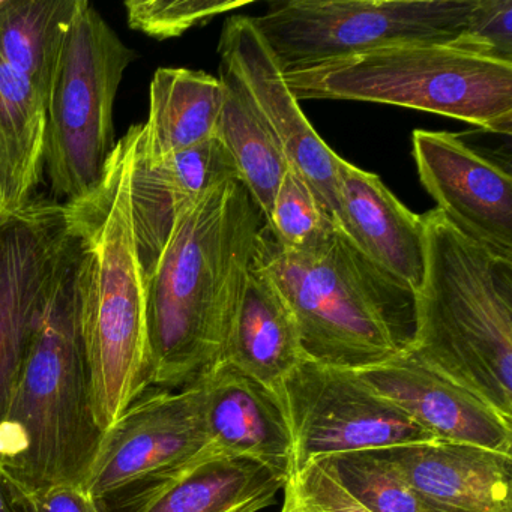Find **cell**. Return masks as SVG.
<instances>
[{"mask_svg":"<svg viewBox=\"0 0 512 512\" xmlns=\"http://www.w3.org/2000/svg\"><path fill=\"white\" fill-rule=\"evenodd\" d=\"M320 464L371 512H442L431 506L379 451L341 452Z\"/></svg>","mask_w":512,"mask_h":512,"instance_id":"25","label":"cell"},{"mask_svg":"<svg viewBox=\"0 0 512 512\" xmlns=\"http://www.w3.org/2000/svg\"><path fill=\"white\" fill-rule=\"evenodd\" d=\"M200 379L212 448L259 461L290 478L292 434L277 395L224 362L209 368Z\"/></svg>","mask_w":512,"mask_h":512,"instance_id":"18","label":"cell"},{"mask_svg":"<svg viewBox=\"0 0 512 512\" xmlns=\"http://www.w3.org/2000/svg\"><path fill=\"white\" fill-rule=\"evenodd\" d=\"M287 481L259 461L211 451L128 491L118 512H259L274 505Z\"/></svg>","mask_w":512,"mask_h":512,"instance_id":"17","label":"cell"},{"mask_svg":"<svg viewBox=\"0 0 512 512\" xmlns=\"http://www.w3.org/2000/svg\"><path fill=\"white\" fill-rule=\"evenodd\" d=\"M250 4V0H130L124 7L131 29L155 40H170Z\"/></svg>","mask_w":512,"mask_h":512,"instance_id":"27","label":"cell"},{"mask_svg":"<svg viewBox=\"0 0 512 512\" xmlns=\"http://www.w3.org/2000/svg\"><path fill=\"white\" fill-rule=\"evenodd\" d=\"M142 125L116 142L103 178L64 203L76 241L80 332L91 376L95 419L109 430L152 388L146 280L131 214V173Z\"/></svg>","mask_w":512,"mask_h":512,"instance_id":"2","label":"cell"},{"mask_svg":"<svg viewBox=\"0 0 512 512\" xmlns=\"http://www.w3.org/2000/svg\"><path fill=\"white\" fill-rule=\"evenodd\" d=\"M64 205L34 199L0 226V421L68 244Z\"/></svg>","mask_w":512,"mask_h":512,"instance_id":"11","label":"cell"},{"mask_svg":"<svg viewBox=\"0 0 512 512\" xmlns=\"http://www.w3.org/2000/svg\"><path fill=\"white\" fill-rule=\"evenodd\" d=\"M220 80L226 95L215 137L226 146L239 181L247 187L263 218L268 221L281 179L290 167L289 161L268 125L254 109L238 77L220 67Z\"/></svg>","mask_w":512,"mask_h":512,"instance_id":"23","label":"cell"},{"mask_svg":"<svg viewBox=\"0 0 512 512\" xmlns=\"http://www.w3.org/2000/svg\"><path fill=\"white\" fill-rule=\"evenodd\" d=\"M266 226L290 251L313 250L338 227L293 167L281 179Z\"/></svg>","mask_w":512,"mask_h":512,"instance_id":"26","label":"cell"},{"mask_svg":"<svg viewBox=\"0 0 512 512\" xmlns=\"http://www.w3.org/2000/svg\"><path fill=\"white\" fill-rule=\"evenodd\" d=\"M79 0H0V53L47 104Z\"/></svg>","mask_w":512,"mask_h":512,"instance_id":"24","label":"cell"},{"mask_svg":"<svg viewBox=\"0 0 512 512\" xmlns=\"http://www.w3.org/2000/svg\"><path fill=\"white\" fill-rule=\"evenodd\" d=\"M35 512H104L83 485H53L31 493Z\"/></svg>","mask_w":512,"mask_h":512,"instance_id":"30","label":"cell"},{"mask_svg":"<svg viewBox=\"0 0 512 512\" xmlns=\"http://www.w3.org/2000/svg\"><path fill=\"white\" fill-rule=\"evenodd\" d=\"M421 218L424 277L406 353L512 422V260L464 238L437 208Z\"/></svg>","mask_w":512,"mask_h":512,"instance_id":"4","label":"cell"},{"mask_svg":"<svg viewBox=\"0 0 512 512\" xmlns=\"http://www.w3.org/2000/svg\"><path fill=\"white\" fill-rule=\"evenodd\" d=\"M10 217H11L10 214H7V212H4V211H2V209H0V226H2V224H4V223H7V220Z\"/></svg>","mask_w":512,"mask_h":512,"instance_id":"32","label":"cell"},{"mask_svg":"<svg viewBox=\"0 0 512 512\" xmlns=\"http://www.w3.org/2000/svg\"><path fill=\"white\" fill-rule=\"evenodd\" d=\"M274 394L292 434L293 473L328 455L434 440L358 371L304 359Z\"/></svg>","mask_w":512,"mask_h":512,"instance_id":"9","label":"cell"},{"mask_svg":"<svg viewBox=\"0 0 512 512\" xmlns=\"http://www.w3.org/2000/svg\"><path fill=\"white\" fill-rule=\"evenodd\" d=\"M476 0H281L253 17L283 74L385 47L454 43Z\"/></svg>","mask_w":512,"mask_h":512,"instance_id":"8","label":"cell"},{"mask_svg":"<svg viewBox=\"0 0 512 512\" xmlns=\"http://www.w3.org/2000/svg\"><path fill=\"white\" fill-rule=\"evenodd\" d=\"M136 53L79 0L46 104L44 169L53 196L77 199L103 178L115 149L113 109Z\"/></svg>","mask_w":512,"mask_h":512,"instance_id":"7","label":"cell"},{"mask_svg":"<svg viewBox=\"0 0 512 512\" xmlns=\"http://www.w3.org/2000/svg\"><path fill=\"white\" fill-rule=\"evenodd\" d=\"M68 236L0 421V469L28 493L53 485L85 484L106 433L92 406L77 308V247Z\"/></svg>","mask_w":512,"mask_h":512,"instance_id":"3","label":"cell"},{"mask_svg":"<svg viewBox=\"0 0 512 512\" xmlns=\"http://www.w3.org/2000/svg\"><path fill=\"white\" fill-rule=\"evenodd\" d=\"M0 512H35L31 493L0 469Z\"/></svg>","mask_w":512,"mask_h":512,"instance_id":"31","label":"cell"},{"mask_svg":"<svg viewBox=\"0 0 512 512\" xmlns=\"http://www.w3.org/2000/svg\"><path fill=\"white\" fill-rule=\"evenodd\" d=\"M412 152L419 181L445 220L493 256L512 260L509 169L445 131H413Z\"/></svg>","mask_w":512,"mask_h":512,"instance_id":"13","label":"cell"},{"mask_svg":"<svg viewBox=\"0 0 512 512\" xmlns=\"http://www.w3.org/2000/svg\"><path fill=\"white\" fill-rule=\"evenodd\" d=\"M341 229L356 247L413 292L424 277V227L374 173L340 158Z\"/></svg>","mask_w":512,"mask_h":512,"instance_id":"19","label":"cell"},{"mask_svg":"<svg viewBox=\"0 0 512 512\" xmlns=\"http://www.w3.org/2000/svg\"><path fill=\"white\" fill-rule=\"evenodd\" d=\"M377 394L400 407L434 440L512 451V422L472 392L425 367L409 353L359 370Z\"/></svg>","mask_w":512,"mask_h":512,"instance_id":"14","label":"cell"},{"mask_svg":"<svg viewBox=\"0 0 512 512\" xmlns=\"http://www.w3.org/2000/svg\"><path fill=\"white\" fill-rule=\"evenodd\" d=\"M457 46L512 62V0H476Z\"/></svg>","mask_w":512,"mask_h":512,"instance_id":"29","label":"cell"},{"mask_svg":"<svg viewBox=\"0 0 512 512\" xmlns=\"http://www.w3.org/2000/svg\"><path fill=\"white\" fill-rule=\"evenodd\" d=\"M442 512H512V454L427 440L379 449Z\"/></svg>","mask_w":512,"mask_h":512,"instance_id":"16","label":"cell"},{"mask_svg":"<svg viewBox=\"0 0 512 512\" xmlns=\"http://www.w3.org/2000/svg\"><path fill=\"white\" fill-rule=\"evenodd\" d=\"M46 104L0 53V209L22 211L43 181Z\"/></svg>","mask_w":512,"mask_h":512,"instance_id":"22","label":"cell"},{"mask_svg":"<svg viewBox=\"0 0 512 512\" xmlns=\"http://www.w3.org/2000/svg\"><path fill=\"white\" fill-rule=\"evenodd\" d=\"M265 223L239 179L206 191L179 217L146 277L152 388H184L217 364Z\"/></svg>","mask_w":512,"mask_h":512,"instance_id":"1","label":"cell"},{"mask_svg":"<svg viewBox=\"0 0 512 512\" xmlns=\"http://www.w3.org/2000/svg\"><path fill=\"white\" fill-rule=\"evenodd\" d=\"M254 265L289 304L310 361L359 371L409 350L415 292L368 259L340 227L313 250L290 251L265 223Z\"/></svg>","mask_w":512,"mask_h":512,"instance_id":"5","label":"cell"},{"mask_svg":"<svg viewBox=\"0 0 512 512\" xmlns=\"http://www.w3.org/2000/svg\"><path fill=\"white\" fill-rule=\"evenodd\" d=\"M218 55L221 68L232 71L244 86L254 109L280 143L290 167L307 182L320 205L341 229L338 199L341 157L311 127L274 55L257 32L253 17L232 16L226 20Z\"/></svg>","mask_w":512,"mask_h":512,"instance_id":"12","label":"cell"},{"mask_svg":"<svg viewBox=\"0 0 512 512\" xmlns=\"http://www.w3.org/2000/svg\"><path fill=\"white\" fill-rule=\"evenodd\" d=\"M220 77L188 68H158L149 86V116L136 160H163L214 139L223 109Z\"/></svg>","mask_w":512,"mask_h":512,"instance_id":"21","label":"cell"},{"mask_svg":"<svg viewBox=\"0 0 512 512\" xmlns=\"http://www.w3.org/2000/svg\"><path fill=\"white\" fill-rule=\"evenodd\" d=\"M281 512H290L289 509L286 508V506L283 505V509H281Z\"/></svg>","mask_w":512,"mask_h":512,"instance_id":"33","label":"cell"},{"mask_svg":"<svg viewBox=\"0 0 512 512\" xmlns=\"http://www.w3.org/2000/svg\"><path fill=\"white\" fill-rule=\"evenodd\" d=\"M239 179L226 146L214 137L163 160H136L131 173V214L143 274L163 256L179 217L206 191Z\"/></svg>","mask_w":512,"mask_h":512,"instance_id":"15","label":"cell"},{"mask_svg":"<svg viewBox=\"0 0 512 512\" xmlns=\"http://www.w3.org/2000/svg\"><path fill=\"white\" fill-rule=\"evenodd\" d=\"M304 359L289 304L253 262L218 362L232 365L274 392Z\"/></svg>","mask_w":512,"mask_h":512,"instance_id":"20","label":"cell"},{"mask_svg":"<svg viewBox=\"0 0 512 512\" xmlns=\"http://www.w3.org/2000/svg\"><path fill=\"white\" fill-rule=\"evenodd\" d=\"M296 100H349L436 113L512 133V62L454 43L385 47L284 74Z\"/></svg>","mask_w":512,"mask_h":512,"instance_id":"6","label":"cell"},{"mask_svg":"<svg viewBox=\"0 0 512 512\" xmlns=\"http://www.w3.org/2000/svg\"><path fill=\"white\" fill-rule=\"evenodd\" d=\"M290 512H371L349 493L319 461L293 473L284 487Z\"/></svg>","mask_w":512,"mask_h":512,"instance_id":"28","label":"cell"},{"mask_svg":"<svg viewBox=\"0 0 512 512\" xmlns=\"http://www.w3.org/2000/svg\"><path fill=\"white\" fill-rule=\"evenodd\" d=\"M211 451L202 379L179 389L151 388L106 430L83 487L104 503Z\"/></svg>","mask_w":512,"mask_h":512,"instance_id":"10","label":"cell"}]
</instances>
